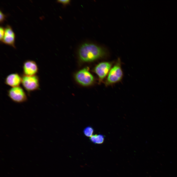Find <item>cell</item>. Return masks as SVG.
Masks as SVG:
<instances>
[{
	"mask_svg": "<svg viewBox=\"0 0 177 177\" xmlns=\"http://www.w3.org/2000/svg\"><path fill=\"white\" fill-rule=\"evenodd\" d=\"M108 51L103 47L91 43H85L80 47L78 54L82 61L90 62L104 58L108 55Z\"/></svg>",
	"mask_w": 177,
	"mask_h": 177,
	"instance_id": "obj_1",
	"label": "cell"
},
{
	"mask_svg": "<svg viewBox=\"0 0 177 177\" xmlns=\"http://www.w3.org/2000/svg\"><path fill=\"white\" fill-rule=\"evenodd\" d=\"M121 65L120 60L118 58L108 74L105 82L106 86L112 85L121 80L123 74Z\"/></svg>",
	"mask_w": 177,
	"mask_h": 177,
	"instance_id": "obj_2",
	"label": "cell"
},
{
	"mask_svg": "<svg viewBox=\"0 0 177 177\" xmlns=\"http://www.w3.org/2000/svg\"><path fill=\"white\" fill-rule=\"evenodd\" d=\"M21 78L22 84L28 92L35 90L39 88V79L37 76H27L24 75Z\"/></svg>",
	"mask_w": 177,
	"mask_h": 177,
	"instance_id": "obj_3",
	"label": "cell"
},
{
	"mask_svg": "<svg viewBox=\"0 0 177 177\" xmlns=\"http://www.w3.org/2000/svg\"><path fill=\"white\" fill-rule=\"evenodd\" d=\"M8 95L13 102L17 103H22L27 100L26 95L20 87H12L8 91Z\"/></svg>",
	"mask_w": 177,
	"mask_h": 177,
	"instance_id": "obj_4",
	"label": "cell"
},
{
	"mask_svg": "<svg viewBox=\"0 0 177 177\" xmlns=\"http://www.w3.org/2000/svg\"><path fill=\"white\" fill-rule=\"evenodd\" d=\"M75 78L79 83L84 86L89 85L94 81L93 76L86 68L81 70L77 72L75 75Z\"/></svg>",
	"mask_w": 177,
	"mask_h": 177,
	"instance_id": "obj_5",
	"label": "cell"
},
{
	"mask_svg": "<svg viewBox=\"0 0 177 177\" xmlns=\"http://www.w3.org/2000/svg\"><path fill=\"white\" fill-rule=\"evenodd\" d=\"M113 62H104L97 65L95 71L98 76L100 81L102 80L108 74L113 65Z\"/></svg>",
	"mask_w": 177,
	"mask_h": 177,
	"instance_id": "obj_6",
	"label": "cell"
},
{
	"mask_svg": "<svg viewBox=\"0 0 177 177\" xmlns=\"http://www.w3.org/2000/svg\"><path fill=\"white\" fill-rule=\"evenodd\" d=\"M24 75L27 76H32L37 73L38 68L36 63L32 60L25 61L23 66Z\"/></svg>",
	"mask_w": 177,
	"mask_h": 177,
	"instance_id": "obj_7",
	"label": "cell"
},
{
	"mask_svg": "<svg viewBox=\"0 0 177 177\" xmlns=\"http://www.w3.org/2000/svg\"><path fill=\"white\" fill-rule=\"evenodd\" d=\"M4 35L1 42L15 48V35L11 27L8 25L4 28Z\"/></svg>",
	"mask_w": 177,
	"mask_h": 177,
	"instance_id": "obj_8",
	"label": "cell"
},
{
	"mask_svg": "<svg viewBox=\"0 0 177 177\" xmlns=\"http://www.w3.org/2000/svg\"><path fill=\"white\" fill-rule=\"evenodd\" d=\"M22 82V78L17 73H13L8 75L5 82L6 84L12 87L19 86Z\"/></svg>",
	"mask_w": 177,
	"mask_h": 177,
	"instance_id": "obj_9",
	"label": "cell"
},
{
	"mask_svg": "<svg viewBox=\"0 0 177 177\" xmlns=\"http://www.w3.org/2000/svg\"><path fill=\"white\" fill-rule=\"evenodd\" d=\"M93 129L90 126L87 127L83 130V133L84 135L88 137H90L93 135Z\"/></svg>",
	"mask_w": 177,
	"mask_h": 177,
	"instance_id": "obj_10",
	"label": "cell"
},
{
	"mask_svg": "<svg viewBox=\"0 0 177 177\" xmlns=\"http://www.w3.org/2000/svg\"><path fill=\"white\" fill-rule=\"evenodd\" d=\"M104 141V137L103 135L101 134H96L95 144H101Z\"/></svg>",
	"mask_w": 177,
	"mask_h": 177,
	"instance_id": "obj_11",
	"label": "cell"
},
{
	"mask_svg": "<svg viewBox=\"0 0 177 177\" xmlns=\"http://www.w3.org/2000/svg\"><path fill=\"white\" fill-rule=\"evenodd\" d=\"M70 2V0H59L57 1L58 2L61 3L64 6H65L69 4Z\"/></svg>",
	"mask_w": 177,
	"mask_h": 177,
	"instance_id": "obj_12",
	"label": "cell"
},
{
	"mask_svg": "<svg viewBox=\"0 0 177 177\" xmlns=\"http://www.w3.org/2000/svg\"><path fill=\"white\" fill-rule=\"evenodd\" d=\"M5 32V29L3 27L0 26V40L1 42L3 38Z\"/></svg>",
	"mask_w": 177,
	"mask_h": 177,
	"instance_id": "obj_13",
	"label": "cell"
},
{
	"mask_svg": "<svg viewBox=\"0 0 177 177\" xmlns=\"http://www.w3.org/2000/svg\"><path fill=\"white\" fill-rule=\"evenodd\" d=\"M6 16L1 11H0V23H3L5 20Z\"/></svg>",
	"mask_w": 177,
	"mask_h": 177,
	"instance_id": "obj_14",
	"label": "cell"
},
{
	"mask_svg": "<svg viewBox=\"0 0 177 177\" xmlns=\"http://www.w3.org/2000/svg\"><path fill=\"white\" fill-rule=\"evenodd\" d=\"M96 134L93 135L90 138V141L93 143H95Z\"/></svg>",
	"mask_w": 177,
	"mask_h": 177,
	"instance_id": "obj_15",
	"label": "cell"
}]
</instances>
